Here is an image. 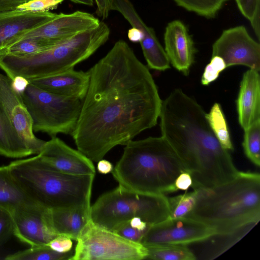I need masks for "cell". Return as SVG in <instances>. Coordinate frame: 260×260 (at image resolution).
<instances>
[{
  "label": "cell",
  "mask_w": 260,
  "mask_h": 260,
  "mask_svg": "<svg viewBox=\"0 0 260 260\" xmlns=\"http://www.w3.org/2000/svg\"><path fill=\"white\" fill-rule=\"evenodd\" d=\"M90 81L71 134L79 151L98 162L157 124L161 100L148 70L124 41L89 70Z\"/></svg>",
  "instance_id": "obj_1"
},
{
  "label": "cell",
  "mask_w": 260,
  "mask_h": 260,
  "mask_svg": "<svg viewBox=\"0 0 260 260\" xmlns=\"http://www.w3.org/2000/svg\"><path fill=\"white\" fill-rule=\"evenodd\" d=\"M206 115L196 100L177 88L162 101L159 116L161 136L190 174L193 189L227 182L239 172L228 150L213 133Z\"/></svg>",
  "instance_id": "obj_2"
},
{
  "label": "cell",
  "mask_w": 260,
  "mask_h": 260,
  "mask_svg": "<svg viewBox=\"0 0 260 260\" xmlns=\"http://www.w3.org/2000/svg\"><path fill=\"white\" fill-rule=\"evenodd\" d=\"M192 210L185 216L213 227L217 235L247 233L260 219V176L239 172L232 180L200 188Z\"/></svg>",
  "instance_id": "obj_3"
},
{
  "label": "cell",
  "mask_w": 260,
  "mask_h": 260,
  "mask_svg": "<svg viewBox=\"0 0 260 260\" xmlns=\"http://www.w3.org/2000/svg\"><path fill=\"white\" fill-rule=\"evenodd\" d=\"M184 171L176 152L161 136L128 142L112 173L119 185L127 189L165 194L177 191L175 181Z\"/></svg>",
  "instance_id": "obj_4"
},
{
  "label": "cell",
  "mask_w": 260,
  "mask_h": 260,
  "mask_svg": "<svg viewBox=\"0 0 260 260\" xmlns=\"http://www.w3.org/2000/svg\"><path fill=\"white\" fill-rule=\"evenodd\" d=\"M14 178L34 202L47 209L90 208L95 175L61 172L37 155L11 162Z\"/></svg>",
  "instance_id": "obj_5"
},
{
  "label": "cell",
  "mask_w": 260,
  "mask_h": 260,
  "mask_svg": "<svg viewBox=\"0 0 260 260\" xmlns=\"http://www.w3.org/2000/svg\"><path fill=\"white\" fill-rule=\"evenodd\" d=\"M110 30L101 21L99 26L80 33L39 53L24 56H0V68L13 80L22 76L28 80L73 69L87 59L108 40Z\"/></svg>",
  "instance_id": "obj_6"
},
{
  "label": "cell",
  "mask_w": 260,
  "mask_h": 260,
  "mask_svg": "<svg viewBox=\"0 0 260 260\" xmlns=\"http://www.w3.org/2000/svg\"><path fill=\"white\" fill-rule=\"evenodd\" d=\"M95 225L114 232L134 217L152 225L170 217L168 198L164 194L140 193L120 185L101 195L90 206Z\"/></svg>",
  "instance_id": "obj_7"
},
{
  "label": "cell",
  "mask_w": 260,
  "mask_h": 260,
  "mask_svg": "<svg viewBox=\"0 0 260 260\" xmlns=\"http://www.w3.org/2000/svg\"><path fill=\"white\" fill-rule=\"evenodd\" d=\"M21 96L31 118L34 132L45 133L51 137L58 134L71 135L82 100L53 93L30 82Z\"/></svg>",
  "instance_id": "obj_8"
},
{
  "label": "cell",
  "mask_w": 260,
  "mask_h": 260,
  "mask_svg": "<svg viewBox=\"0 0 260 260\" xmlns=\"http://www.w3.org/2000/svg\"><path fill=\"white\" fill-rule=\"evenodd\" d=\"M71 260H140L146 259V247L99 226L90 220L76 240Z\"/></svg>",
  "instance_id": "obj_9"
},
{
  "label": "cell",
  "mask_w": 260,
  "mask_h": 260,
  "mask_svg": "<svg viewBox=\"0 0 260 260\" xmlns=\"http://www.w3.org/2000/svg\"><path fill=\"white\" fill-rule=\"evenodd\" d=\"M217 235L215 229L198 220L187 217L168 218L150 225L140 243L145 247L186 245Z\"/></svg>",
  "instance_id": "obj_10"
},
{
  "label": "cell",
  "mask_w": 260,
  "mask_h": 260,
  "mask_svg": "<svg viewBox=\"0 0 260 260\" xmlns=\"http://www.w3.org/2000/svg\"><path fill=\"white\" fill-rule=\"evenodd\" d=\"M100 22L93 15L81 11L70 14H57L54 18L43 25L23 32L10 40L0 54L12 45L26 39H43L57 44L80 33L96 27Z\"/></svg>",
  "instance_id": "obj_11"
},
{
  "label": "cell",
  "mask_w": 260,
  "mask_h": 260,
  "mask_svg": "<svg viewBox=\"0 0 260 260\" xmlns=\"http://www.w3.org/2000/svg\"><path fill=\"white\" fill-rule=\"evenodd\" d=\"M212 56L221 57L227 68L243 65L260 70V45L243 25L224 30L212 45Z\"/></svg>",
  "instance_id": "obj_12"
},
{
  "label": "cell",
  "mask_w": 260,
  "mask_h": 260,
  "mask_svg": "<svg viewBox=\"0 0 260 260\" xmlns=\"http://www.w3.org/2000/svg\"><path fill=\"white\" fill-rule=\"evenodd\" d=\"M0 104L33 154H38L46 141L35 135L32 119L21 94L13 88L12 79L2 74H0Z\"/></svg>",
  "instance_id": "obj_13"
},
{
  "label": "cell",
  "mask_w": 260,
  "mask_h": 260,
  "mask_svg": "<svg viewBox=\"0 0 260 260\" xmlns=\"http://www.w3.org/2000/svg\"><path fill=\"white\" fill-rule=\"evenodd\" d=\"M47 210L38 204L32 203L11 212L13 235L30 246L47 245L57 236L49 225Z\"/></svg>",
  "instance_id": "obj_14"
},
{
  "label": "cell",
  "mask_w": 260,
  "mask_h": 260,
  "mask_svg": "<svg viewBox=\"0 0 260 260\" xmlns=\"http://www.w3.org/2000/svg\"><path fill=\"white\" fill-rule=\"evenodd\" d=\"M45 163L56 170L73 175L95 174L92 161L59 138L53 137L46 141L37 154Z\"/></svg>",
  "instance_id": "obj_15"
},
{
  "label": "cell",
  "mask_w": 260,
  "mask_h": 260,
  "mask_svg": "<svg viewBox=\"0 0 260 260\" xmlns=\"http://www.w3.org/2000/svg\"><path fill=\"white\" fill-rule=\"evenodd\" d=\"M165 51L170 63L187 76L194 62L196 49L185 24L175 20L167 25L164 33Z\"/></svg>",
  "instance_id": "obj_16"
},
{
  "label": "cell",
  "mask_w": 260,
  "mask_h": 260,
  "mask_svg": "<svg viewBox=\"0 0 260 260\" xmlns=\"http://www.w3.org/2000/svg\"><path fill=\"white\" fill-rule=\"evenodd\" d=\"M90 81L89 71L72 69L57 74L34 79L29 82L47 91L61 96L83 100Z\"/></svg>",
  "instance_id": "obj_17"
},
{
  "label": "cell",
  "mask_w": 260,
  "mask_h": 260,
  "mask_svg": "<svg viewBox=\"0 0 260 260\" xmlns=\"http://www.w3.org/2000/svg\"><path fill=\"white\" fill-rule=\"evenodd\" d=\"M239 123L245 130L260 119V75L249 69L242 77L236 101Z\"/></svg>",
  "instance_id": "obj_18"
},
{
  "label": "cell",
  "mask_w": 260,
  "mask_h": 260,
  "mask_svg": "<svg viewBox=\"0 0 260 260\" xmlns=\"http://www.w3.org/2000/svg\"><path fill=\"white\" fill-rule=\"evenodd\" d=\"M56 14L49 11L34 12L19 9L0 12V52L10 40L43 25Z\"/></svg>",
  "instance_id": "obj_19"
},
{
  "label": "cell",
  "mask_w": 260,
  "mask_h": 260,
  "mask_svg": "<svg viewBox=\"0 0 260 260\" xmlns=\"http://www.w3.org/2000/svg\"><path fill=\"white\" fill-rule=\"evenodd\" d=\"M90 208L47 209L46 215L50 227L56 236H64L77 240L91 220Z\"/></svg>",
  "instance_id": "obj_20"
},
{
  "label": "cell",
  "mask_w": 260,
  "mask_h": 260,
  "mask_svg": "<svg viewBox=\"0 0 260 260\" xmlns=\"http://www.w3.org/2000/svg\"><path fill=\"white\" fill-rule=\"evenodd\" d=\"M33 154L12 124L0 104V155L22 158Z\"/></svg>",
  "instance_id": "obj_21"
},
{
  "label": "cell",
  "mask_w": 260,
  "mask_h": 260,
  "mask_svg": "<svg viewBox=\"0 0 260 260\" xmlns=\"http://www.w3.org/2000/svg\"><path fill=\"white\" fill-rule=\"evenodd\" d=\"M32 203H36L28 197L17 182L8 165L1 166L0 208L11 213L19 207Z\"/></svg>",
  "instance_id": "obj_22"
},
{
  "label": "cell",
  "mask_w": 260,
  "mask_h": 260,
  "mask_svg": "<svg viewBox=\"0 0 260 260\" xmlns=\"http://www.w3.org/2000/svg\"><path fill=\"white\" fill-rule=\"evenodd\" d=\"M206 117L213 133L223 148L233 150L234 147L224 113L220 105L215 103Z\"/></svg>",
  "instance_id": "obj_23"
},
{
  "label": "cell",
  "mask_w": 260,
  "mask_h": 260,
  "mask_svg": "<svg viewBox=\"0 0 260 260\" xmlns=\"http://www.w3.org/2000/svg\"><path fill=\"white\" fill-rule=\"evenodd\" d=\"M74 251L59 253L47 245L30 246L29 248L8 255L7 260H71Z\"/></svg>",
  "instance_id": "obj_24"
},
{
  "label": "cell",
  "mask_w": 260,
  "mask_h": 260,
  "mask_svg": "<svg viewBox=\"0 0 260 260\" xmlns=\"http://www.w3.org/2000/svg\"><path fill=\"white\" fill-rule=\"evenodd\" d=\"M146 259L157 260H194L196 255L186 245H165L146 247Z\"/></svg>",
  "instance_id": "obj_25"
},
{
  "label": "cell",
  "mask_w": 260,
  "mask_h": 260,
  "mask_svg": "<svg viewBox=\"0 0 260 260\" xmlns=\"http://www.w3.org/2000/svg\"><path fill=\"white\" fill-rule=\"evenodd\" d=\"M56 45L43 39L29 38L20 41L4 51L0 56L9 54L16 56H24L34 54Z\"/></svg>",
  "instance_id": "obj_26"
},
{
  "label": "cell",
  "mask_w": 260,
  "mask_h": 260,
  "mask_svg": "<svg viewBox=\"0 0 260 260\" xmlns=\"http://www.w3.org/2000/svg\"><path fill=\"white\" fill-rule=\"evenodd\" d=\"M242 146L247 157L256 166L260 165V119L244 130Z\"/></svg>",
  "instance_id": "obj_27"
},
{
  "label": "cell",
  "mask_w": 260,
  "mask_h": 260,
  "mask_svg": "<svg viewBox=\"0 0 260 260\" xmlns=\"http://www.w3.org/2000/svg\"><path fill=\"white\" fill-rule=\"evenodd\" d=\"M186 10L206 18L214 17L227 0H174Z\"/></svg>",
  "instance_id": "obj_28"
},
{
  "label": "cell",
  "mask_w": 260,
  "mask_h": 260,
  "mask_svg": "<svg viewBox=\"0 0 260 260\" xmlns=\"http://www.w3.org/2000/svg\"><path fill=\"white\" fill-rule=\"evenodd\" d=\"M196 198L197 192L194 190L192 192L168 198L170 209L169 218L185 217L193 209Z\"/></svg>",
  "instance_id": "obj_29"
},
{
  "label": "cell",
  "mask_w": 260,
  "mask_h": 260,
  "mask_svg": "<svg viewBox=\"0 0 260 260\" xmlns=\"http://www.w3.org/2000/svg\"><path fill=\"white\" fill-rule=\"evenodd\" d=\"M242 14L251 23L252 28L259 39L260 0H235Z\"/></svg>",
  "instance_id": "obj_30"
},
{
  "label": "cell",
  "mask_w": 260,
  "mask_h": 260,
  "mask_svg": "<svg viewBox=\"0 0 260 260\" xmlns=\"http://www.w3.org/2000/svg\"><path fill=\"white\" fill-rule=\"evenodd\" d=\"M227 68L223 59L218 56H212L210 62L205 68L201 78L203 85H208L216 80L220 74Z\"/></svg>",
  "instance_id": "obj_31"
},
{
  "label": "cell",
  "mask_w": 260,
  "mask_h": 260,
  "mask_svg": "<svg viewBox=\"0 0 260 260\" xmlns=\"http://www.w3.org/2000/svg\"><path fill=\"white\" fill-rule=\"evenodd\" d=\"M64 0H30L20 6L17 9L34 12H43L56 7Z\"/></svg>",
  "instance_id": "obj_32"
},
{
  "label": "cell",
  "mask_w": 260,
  "mask_h": 260,
  "mask_svg": "<svg viewBox=\"0 0 260 260\" xmlns=\"http://www.w3.org/2000/svg\"><path fill=\"white\" fill-rule=\"evenodd\" d=\"M14 225L11 213L0 208V247L13 235Z\"/></svg>",
  "instance_id": "obj_33"
},
{
  "label": "cell",
  "mask_w": 260,
  "mask_h": 260,
  "mask_svg": "<svg viewBox=\"0 0 260 260\" xmlns=\"http://www.w3.org/2000/svg\"><path fill=\"white\" fill-rule=\"evenodd\" d=\"M147 230H139L132 227L127 222L121 225L114 232L129 241L140 243Z\"/></svg>",
  "instance_id": "obj_34"
},
{
  "label": "cell",
  "mask_w": 260,
  "mask_h": 260,
  "mask_svg": "<svg viewBox=\"0 0 260 260\" xmlns=\"http://www.w3.org/2000/svg\"><path fill=\"white\" fill-rule=\"evenodd\" d=\"M73 244L71 238L64 236H57L47 245L57 252L66 253L72 250Z\"/></svg>",
  "instance_id": "obj_35"
},
{
  "label": "cell",
  "mask_w": 260,
  "mask_h": 260,
  "mask_svg": "<svg viewBox=\"0 0 260 260\" xmlns=\"http://www.w3.org/2000/svg\"><path fill=\"white\" fill-rule=\"evenodd\" d=\"M192 184L190 174L186 171L181 173L175 181V186L177 190H187Z\"/></svg>",
  "instance_id": "obj_36"
},
{
  "label": "cell",
  "mask_w": 260,
  "mask_h": 260,
  "mask_svg": "<svg viewBox=\"0 0 260 260\" xmlns=\"http://www.w3.org/2000/svg\"><path fill=\"white\" fill-rule=\"evenodd\" d=\"M96 5V13L103 20L108 18L110 10V0H94Z\"/></svg>",
  "instance_id": "obj_37"
},
{
  "label": "cell",
  "mask_w": 260,
  "mask_h": 260,
  "mask_svg": "<svg viewBox=\"0 0 260 260\" xmlns=\"http://www.w3.org/2000/svg\"><path fill=\"white\" fill-rule=\"evenodd\" d=\"M30 0H0V12L17 9L19 6Z\"/></svg>",
  "instance_id": "obj_38"
},
{
  "label": "cell",
  "mask_w": 260,
  "mask_h": 260,
  "mask_svg": "<svg viewBox=\"0 0 260 260\" xmlns=\"http://www.w3.org/2000/svg\"><path fill=\"white\" fill-rule=\"evenodd\" d=\"M29 83L28 79L20 76H16L12 80V85L13 88L21 94L26 89Z\"/></svg>",
  "instance_id": "obj_39"
},
{
  "label": "cell",
  "mask_w": 260,
  "mask_h": 260,
  "mask_svg": "<svg viewBox=\"0 0 260 260\" xmlns=\"http://www.w3.org/2000/svg\"><path fill=\"white\" fill-rule=\"evenodd\" d=\"M113 165L108 160L101 159L98 162L97 169L99 173L103 174H107L113 170Z\"/></svg>",
  "instance_id": "obj_40"
},
{
  "label": "cell",
  "mask_w": 260,
  "mask_h": 260,
  "mask_svg": "<svg viewBox=\"0 0 260 260\" xmlns=\"http://www.w3.org/2000/svg\"><path fill=\"white\" fill-rule=\"evenodd\" d=\"M129 223L132 227L140 231L147 230L150 226L138 217L132 218L129 221Z\"/></svg>",
  "instance_id": "obj_41"
},
{
  "label": "cell",
  "mask_w": 260,
  "mask_h": 260,
  "mask_svg": "<svg viewBox=\"0 0 260 260\" xmlns=\"http://www.w3.org/2000/svg\"><path fill=\"white\" fill-rule=\"evenodd\" d=\"M128 38L133 42H140L143 39V32L139 28L132 27L128 31Z\"/></svg>",
  "instance_id": "obj_42"
},
{
  "label": "cell",
  "mask_w": 260,
  "mask_h": 260,
  "mask_svg": "<svg viewBox=\"0 0 260 260\" xmlns=\"http://www.w3.org/2000/svg\"><path fill=\"white\" fill-rule=\"evenodd\" d=\"M75 3L92 6L93 5V0H70Z\"/></svg>",
  "instance_id": "obj_43"
}]
</instances>
